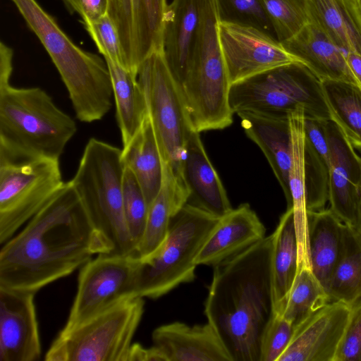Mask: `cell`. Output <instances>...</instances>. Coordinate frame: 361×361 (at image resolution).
<instances>
[{
    "label": "cell",
    "instance_id": "cell-11",
    "mask_svg": "<svg viewBox=\"0 0 361 361\" xmlns=\"http://www.w3.org/2000/svg\"><path fill=\"white\" fill-rule=\"evenodd\" d=\"M64 183L59 160L0 156V243L11 238Z\"/></svg>",
    "mask_w": 361,
    "mask_h": 361
},
{
    "label": "cell",
    "instance_id": "cell-26",
    "mask_svg": "<svg viewBox=\"0 0 361 361\" xmlns=\"http://www.w3.org/2000/svg\"><path fill=\"white\" fill-rule=\"evenodd\" d=\"M305 117L302 111L291 113L288 116L292 156L288 179L290 204L287 208H292L293 211L298 250V270L302 267L311 268L305 190Z\"/></svg>",
    "mask_w": 361,
    "mask_h": 361
},
{
    "label": "cell",
    "instance_id": "cell-36",
    "mask_svg": "<svg viewBox=\"0 0 361 361\" xmlns=\"http://www.w3.org/2000/svg\"><path fill=\"white\" fill-rule=\"evenodd\" d=\"M305 173L307 211L325 209L329 201V162L305 139Z\"/></svg>",
    "mask_w": 361,
    "mask_h": 361
},
{
    "label": "cell",
    "instance_id": "cell-1",
    "mask_svg": "<svg viewBox=\"0 0 361 361\" xmlns=\"http://www.w3.org/2000/svg\"><path fill=\"white\" fill-rule=\"evenodd\" d=\"M112 246L94 227L71 181L0 251V286L36 293Z\"/></svg>",
    "mask_w": 361,
    "mask_h": 361
},
{
    "label": "cell",
    "instance_id": "cell-32",
    "mask_svg": "<svg viewBox=\"0 0 361 361\" xmlns=\"http://www.w3.org/2000/svg\"><path fill=\"white\" fill-rule=\"evenodd\" d=\"M321 82L331 120L352 145L361 150V88L343 81Z\"/></svg>",
    "mask_w": 361,
    "mask_h": 361
},
{
    "label": "cell",
    "instance_id": "cell-14",
    "mask_svg": "<svg viewBox=\"0 0 361 361\" xmlns=\"http://www.w3.org/2000/svg\"><path fill=\"white\" fill-rule=\"evenodd\" d=\"M167 0H109L107 15L120 37L124 68L137 77L142 61L161 49Z\"/></svg>",
    "mask_w": 361,
    "mask_h": 361
},
{
    "label": "cell",
    "instance_id": "cell-18",
    "mask_svg": "<svg viewBox=\"0 0 361 361\" xmlns=\"http://www.w3.org/2000/svg\"><path fill=\"white\" fill-rule=\"evenodd\" d=\"M181 176L189 192L188 204L219 218L233 209L200 133L195 130L190 133L186 142Z\"/></svg>",
    "mask_w": 361,
    "mask_h": 361
},
{
    "label": "cell",
    "instance_id": "cell-8",
    "mask_svg": "<svg viewBox=\"0 0 361 361\" xmlns=\"http://www.w3.org/2000/svg\"><path fill=\"white\" fill-rule=\"evenodd\" d=\"M229 104L233 113L250 111L288 117L331 120L321 80L302 63L281 66L232 84Z\"/></svg>",
    "mask_w": 361,
    "mask_h": 361
},
{
    "label": "cell",
    "instance_id": "cell-23",
    "mask_svg": "<svg viewBox=\"0 0 361 361\" xmlns=\"http://www.w3.org/2000/svg\"><path fill=\"white\" fill-rule=\"evenodd\" d=\"M236 114L241 119L247 136L259 146L269 163L288 207L290 204L288 179L292 156L288 117L270 116L250 111Z\"/></svg>",
    "mask_w": 361,
    "mask_h": 361
},
{
    "label": "cell",
    "instance_id": "cell-45",
    "mask_svg": "<svg viewBox=\"0 0 361 361\" xmlns=\"http://www.w3.org/2000/svg\"><path fill=\"white\" fill-rule=\"evenodd\" d=\"M361 152V150H360ZM355 227L358 230V231L361 233V193L357 204V216H356V223Z\"/></svg>",
    "mask_w": 361,
    "mask_h": 361
},
{
    "label": "cell",
    "instance_id": "cell-41",
    "mask_svg": "<svg viewBox=\"0 0 361 361\" xmlns=\"http://www.w3.org/2000/svg\"><path fill=\"white\" fill-rule=\"evenodd\" d=\"M328 121L305 117L304 133L305 141L329 162V145L326 128Z\"/></svg>",
    "mask_w": 361,
    "mask_h": 361
},
{
    "label": "cell",
    "instance_id": "cell-2",
    "mask_svg": "<svg viewBox=\"0 0 361 361\" xmlns=\"http://www.w3.org/2000/svg\"><path fill=\"white\" fill-rule=\"evenodd\" d=\"M273 235L214 266L204 314L232 361H260L275 314Z\"/></svg>",
    "mask_w": 361,
    "mask_h": 361
},
{
    "label": "cell",
    "instance_id": "cell-19",
    "mask_svg": "<svg viewBox=\"0 0 361 361\" xmlns=\"http://www.w3.org/2000/svg\"><path fill=\"white\" fill-rule=\"evenodd\" d=\"M257 214L244 203L221 217L200 251L195 263L214 266L265 238Z\"/></svg>",
    "mask_w": 361,
    "mask_h": 361
},
{
    "label": "cell",
    "instance_id": "cell-25",
    "mask_svg": "<svg viewBox=\"0 0 361 361\" xmlns=\"http://www.w3.org/2000/svg\"><path fill=\"white\" fill-rule=\"evenodd\" d=\"M308 242L311 269L326 290L344 247V224L329 209L308 211Z\"/></svg>",
    "mask_w": 361,
    "mask_h": 361
},
{
    "label": "cell",
    "instance_id": "cell-7",
    "mask_svg": "<svg viewBox=\"0 0 361 361\" xmlns=\"http://www.w3.org/2000/svg\"><path fill=\"white\" fill-rule=\"evenodd\" d=\"M219 219L186 203L171 219L160 247L139 259L135 295L155 299L193 281L196 258Z\"/></svg>",
    "mask_w": 361,
    "mask_h": 361
},
{
    "label": "cell",
    "instance_id": "cell-6",
    "mask_svg": "<svg viewBox=\"0 0 361 361\" xmlns=\"http://www.w3.org/2000/svg\"><path fill=\"white\" fill-rule=\"evenodd\" d=\"M216 0H200L197 36L185 78L180 87L194 130H222L233 123L229 104L231 83L218 35Z\"/></svg>",
    "mask_w": 361,
    "mask_h": 361
},
{
    "label": "cell",
    "instance_id": "cell-37",
    "mask_svg": "<svg viewBox=\"0 0 361 361\" xmlns=\"http://www.w3.org/2000/svg\"><path fill=\"white\" fill-rule=\"evenodd\" d=\"M216 3L219 21L251 25L274 34L259 0H216Z\"/></svg>",
    "mask_w": 361,
    "mask_h": 361
},
{
    "label": "cell",
    "instance_id": "cell-20",
    "mask_svg": "<svg viewBox=\"0 0 361 361\" xmlns=\"http://www.w3.org/2000/svg\"><path fill=\"white\" fill-rule=\"evenodd\" d=\"M281 43L321 81L337 80L358 85L348 64L346 54L314 23L309 21Z\"/></svg>",
    "mask_w": 361,
    "mask_h": 361
},
{
    "label": "cell",
    "instance_id": "cell-9",
    "mask_svg": "<svg viewBox=\"0 0 361 361\" xmlns=\"http://www.w3.org/2000/svg\"><path fill=\"white\" fill-rule=\"evenodd\" d=\"M143 298L131 296L72 326H64L47 361H128L144 313Z\"/></svg>",
    "mask_w": 361,
    "mask_h": 361
},
{
    "label": "cell",
    "instance_id": "cell-12",
    "mask_svg": "<svg viewBox=\"0 0 361 361\" xmlns=\"http://www.w3.org/2000/svg\"><path fill=\"white\" fill-rule=\"evenodd\" d=\"M139 259L100 253L80 270L77 291L64 326H74L128 297L135 296Z\"/></svg>",
    "mask_w": 361,
    "mask_h": 361
},
{
    "label": "cell",
    "instance_id": "cell-22",
    "mask_svg": "<svg viewBox=\"0 0 361 361\" xmlns=\"http://www.w3.org/2000/svg\"><path fill=\"white\" fill-rule=\"evenodd\" d=\"M152 338L169 361H232L209 322L188 326L175 322L161 325L154 330Z\"/></svg>",
    "mask_w": 361,
    "mask_h": 361
},
{
    "label": "cell",
    "instance_id": "cell-29",
    "mask_svg": "<svg viewBox=\"0 0 361 361\" xmlns=\"http://www.w3.org/2000/svg\"><path fill=\"white\" fill-rule=\"evenodd\" d=\"M108 66L116 105V114L123 147L137 133L148 115L143 92L137 77L110 59Z\"/></svg>",
    "mask_w": 361,
    "mask_h": 361
},
{
    "label": "cell",
    "instance_id": "cell-4",
    "mask_svg": "<svg viewBox=\"0 0 361 361\" xmlns=\"http://www.w3.org/2000/svg\"><path fill=\"white\" fill-rule=\"evenodd\" d=\"M0 79V156L59 160L77 131L74 120L40 87Z\"/></svg>",
    "mask_w": 361,
    "mask_h": 361
},
{
    "label": "cell",
    "instance_id": "cell-13",
    "mask_svg": "<svg viewBox=\"0 0 361 361\" xmlns=\"http://www.w3.org/2000/svg\"><path fill=\"white\" fill-rule=\"evenodd\" d=\"M218 35L231 85L281 66L302 63L274 35L259 28L219 20Z\"/></svg>",
    "mask_w": 361,
    "mask_h": 361
},
{
    "label": "cell",
    "instance_id": "cell-28",
    "mask_svg": "<svg viewBox=\"0 0 361 361\" xmlns=\"http://www.w3.org/2000/svg\"><path fill=\"white\" fill-rule=\"evenodd\" d=\"M309 21L320 27L345 54L361 55V9L342 0H305Z\"/></svg>",
    "mask_w": 361,
    "mask_h": 361
},
{
    "label": "cell",
    "instance_id": "cell-3",
    "mask_svg": "<svg viewBox=\"0 0 361 361\" xmlns=\"http://www.w3.org/2000/svg\"><path fill=\"white\" fill-rule=\"evenodd\" d=\"M58 70L76 118L92 123L112 106L113 87L106 62L77 46L36 0H11Z\"/></svg>",
    "mask_w": 361,
    "mask_h": 361
},
{
    "label": "cell",
    "instance_id": "cell-15",
    "mask_svg": "<svg viewBox=\"0 0 361 361\" xmlns=\"http://www.w3.org/2000/svg\"><path fill=\"white\" fill-rule=\"evenodd\" d=\"M35 295L0 286V361H37L40 358Z\"/></svg>",
    "mask_w": 361,
    "mask_h": 361
},
{
    "label": "cell",
    "instance_id": "cell-39",
    "mask_svg": "<svg viewBox=\"0 0 361 361\" xmlns=\"http://www.w3.org/2000/svg\"><path fill=\"white\" fill-rule=\"evenodd\" d=\"M293 331V324L276 314L264 336L260 361H278L288 346Z\"/></svg>",
    "mask_w": 361,
    "mask_h": 361
},
{
    "label": "cell",
    "instance_id": "cell-46",
    "mask_svg": "<svg viewBox=\"0 0 361 361\" xmlns=\"http://www.w3.org/2000/svg\"><path fill=\"white\" fill-rule=\"evenodd\" d=\"M342 1H353V0H342Z\"/></svg>",
    "mask_w": 361,
    "mask_h": 361
},
{
    "label": "cell",
    "instance_id": "cell-31",
    "mask_svg": "<svg viewBox=\"0 0 361 361\" xmlns=\"http://www.w3.org/2000/svg\"><path fill=\"white\" fill-rule=\"evenodd\" d=\"M329 302H342L351 307L361 302V233L345 226L342 255L326 287Z\"/></svg>",
    "mask_w": 361,
    "mask_h": 361
},
{
    "label": "cell",
    "instance_id": "cell-43",
    "mask_svg": "<svg viewBox=\"0 0 361 361\" xmlns=\"http://www.w3.org/2000/svg\"><path fill=\"white\" fill-rule=\"evenodd\" d=\"M128 361H169V359L163 350L156 345L145 348L141 344L133 343Z\"/></svg>",
    "mask_w": 361,
    "mask_h": 361
},
{
    "label": "cell",
    "instance_id": "cell-42",
    "mask_svg": "<svg viewBox=\"0 0 361 361\" xmlns=\"http://www.w3.org/2000/svg\"><path fill=\"white\" fill-rule=\"evenodd\" d=\"M71 13L81 17L82 23H90L107 15L109 0H61Z\"/></svg>",
    "mask_w": 361,
    "mask_h": 361
},
{
    "label": "cell",
    "instance_id": "cell-27",
    "mask_svg": "<svg viewBox=\"0 0 361 361\" xmlns=\"http://www.w3.org/2000/svg\"><path fill=\"white\" fill-rule=\"evenodd\" d=\"M121 159L135 176L149 206L162 184L163 161L149 115L137 133L123 147Z\"/></svg>",
    "mask_w": 361,
    "mask_h": 361
},
{
    "label": "cell",
    "instance_id": "cell-33",
    "mask_svg": "<svg viewBox=\"0 0 361 361\" xmlns=\"http://www.w3.org/2000/svg\"><path fill=\"white\" fill-rule=\"evenodd\" d=\"M329 302L324 286L312 269L302 267L295 279L279 314L295 328L310 315Z\"/></svg>",
    "mask_w": 361,
    "mask_h": 361
},
{
    "label": "cell",
    "instance_id": "cell-40",
    "mask_svg": "<svg viewBox=\"0 0 361 361\" xmlns=\"http://www.w3.org/2000/svg\"><path fill=\"white\" fill-rule=\"evenodd\" d=\"M334 361H361V302L351 307Z\"/></svg>",
    "mask_w": 361,
    "mask_h": 361
},
{
    "label": "cell",
    "instance_id": "cell-16",
    "mask_svg": "<svg viewBox=\"0 0 361 361\" xmlns=\"http://www.w3.org/2000/svg\"><path fill=\"white\" fill-rule=\"evenodd\" d=\"M350 313L344 302H328L294 328L278 361H334Z\"/></svg>",
    "mask_w": 361,
    "mask_h": 361
},
{
    "label": "cell",
    "instance_id": "cell-24",
    "mask_svg": "<svg viewBox=\"0 0 361 361\" xmlns=\"http://www.w3.org/2000/svg\"><path fill=\"white\" fill-rule=\"evenodd\" d=\"M189 192L182 179L163 162V180L159 192L149 206L147 219L136 257L145 260L162 245L171 219L187 203Z\"/></svg>",
    "mask_w": 361,
    "mask_h": 361
},
{
    "label": "cell",
    "instance_id": "cell-5",
    "mask_svg": "<svg viewBox=\"0 0 361 361\" xmlns=\"http://www.w3.org/2000/svg\"><path fill=\"white\" fill-rule=\"evenodd\" d=\"M121 153L109 143L90 138L70 181L92 223L112 246L111 253L136 255L123 212Z\"/></svg>",
    "mask_w": 361,
    "mask_h": 361
},
{
    "label": "cell",
    "instance_id": "cell-35",
    "mask_svg": "<svg viewBox=\"0 0 361 361\" xmlns=\"http://www.w3.org/2000/svg\"><path fill=\"white\" fill-rule=\"evenodd\" d=\"M123 204L127 227L137 250L145 232L149 206L135 176L126 166L123 178Z\"/></svg>",
    "mask_w": 361,
    "mask_h": 361
},
{
    "label": "cell",
    "instance_id": "cell-44",
    "mask_svg": "<svg viewBox=\"0 0 361 361\" xmlns=\"http://www.w3.org/2000/svg\"><path fill=\"white\" fill-rule=\"evenodd\" d=\"M346 59L358 86L361 88V55L350 51L346 54Z\"/></svg>",
    "mask_w": 361,
    "mask_h": 361
},
{
    "label": "cell",
    "instance_id": "cell-34",
    "mask_svg": "<svg viewBox=\"0 0 361 361\" xmlns=\"http://www.w3.org/2000/svg\"><path fill=\"white\" fill-rule=\"evenodd\" d=\"M281 42L298 32L308 22L305 0H259Z\"/></svg>",
    "mask_w": 361,
    "mask_h": 361
},
{
    "label": "cell",
    "instance_id": "cell-17",
    "mask_svg": "<svg viewBox=\"0 0 361 361\" xmlns=\"http://www.w3.org/2000/svg\"><path fill=\"white\" fill-rule=\"evenodd\" d=\"M329 145V202L345 224L355 226L361 193V157L337 124H326Z\"/></svg>",
    "mask_w": 361,
    "mask_h": 361
},
{
    "label": "cell",
    "instance_id": "cell-38",
    "mask_svg": "<svg viewBox=\"0 0 361 361\" xmlns=\"http://www.w3.org/2000/svg\"><path fill=\"white\" fill-rule=\"evenodd\" d=\"M82 24L104 58L110 59L124 68L120 37L109 16Z\"/></svg>",
    "mask_w": 361,
    "mask_h": 361
},
{
    "label": "cell",
    "instance_id": "cell-30",
    "mask_svg": "<svg viewBox=\"0 0 361 361\" xmlns=\"http://www.w3.org/2000/svg\"><path fill=\"white\" fill-rule=\"evenodd\" d=\"M272 235L271 274L276 314L281 310L298 272V241L292 208H287L282 214Z\"/></svg>",
    "mask_w": 361,
    "mask_h": 361
},
{
    "label": "cell",
    "instance_id": "cell-10",
    "mask_svg": "<svg viewBox=\"0 0 361 361\" xmlns=\"http://www.w3.org/2000/svg\"><path fill=\"white\" fill-rule=\"evenodd\" d=\"M137 79L145 95L162 161L182 179L186 142L195 130L182 89L169 68L162 49L152 52L142 61Z\"/></svg>",
    "mask_w": 361,
    "mask_h": 361
},
{
    "label": "cell",
    "instance_id": "cell-21",
    "mask_svg": "<svg viewBox=\"0 0 361 361\" xmlns=\"http://www.w3.org/2000/svg\"><path fill=\"white\" fill-rule=\"evenodd\" d=\"M200 20V0H172L164 16L161 49L181 86L189 67Z\"/></svg>",
    "mask_w": 361,
    "mask_h": 361
}]
</instances>
